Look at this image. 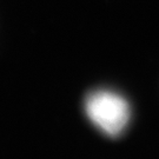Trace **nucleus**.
I'll use <instances>...</instances> for the list:
<instances>
[{
  "label": "nucleus",
  "mask_w": 159,
  "mask_h": 159,
  "mask_svg": "<svg viewBox=\"0 0 159 159\" xmlns=\"http://www.w3.org/2000/svg\"><path fill=\"white\" fill-rule=\"evenodd\" d=\"M85 112L97 129L107 137H118L131 118L129 102L119 93L108 90L91 92L85 99Z\"/></svg>",
  "instance_id": "nucleus-1"
}]
</instances>
